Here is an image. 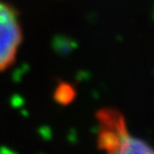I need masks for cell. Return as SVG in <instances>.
<instances>
[{"label": "cell", "instance_id": "6da1fadb", "mask_svg": "<svg viewBox=\"0 0 154 154\" xmlns=\"http://www.w3.org/2000/svg\"><path fill=\"white\" fill-rule=\"evenodd\" d=\"M99 143L107 154H154V149L142 139L131 136L125 121L116 113L100 116Z\"/></svg>", "mask_w": 154, "mask_h": 154}, {"label": "cell", "instance_id": "7a4b0ae2", "mask_svg": "<svg viewBox=\"0 0 154 154\" xmlns=\"http://www.w3.org/2000/svg\"><path fill=\"white\" fill-rule=\"evenodd\" d=\"M22 42L23 29L18 13L0 0V72L14 65Z\"/></svg>", "mask_w": 154, "mask_h": 154}]
</instances>
